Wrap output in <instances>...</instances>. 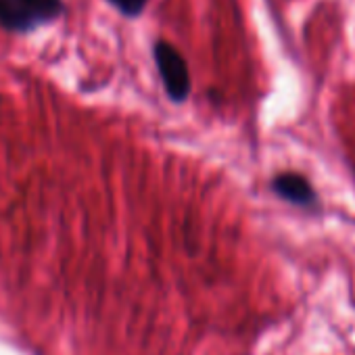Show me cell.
Segmentation results:
<instances>
[{"mask_svg": "<svg viewBox=\"0 0 355 355\" xmlns=\"http://www.w3.org/2000/svg\"><path fill=\"white\" fill-rule=\"evenodd\" d=\"M65 13L63 0H0V26L7 32H32Z\"/></svg>", "mask_w": 355, "mask_h": 355, "instance_id": "cell-1", "label": "cell"}, {"mask_svg": "<svg viewBox=\"0 0 355 355\" xmlns=\"http://www.w3.org/2000/svg\"><path fill=\"white\" fill-rule=\"evenodd\" d=\"M153 57L159 69V76L163 80L165 92L173 103H184L191 94V71L189 65L173 44L159 40L155 42Z\"/></svg>", "mask_w": 355, "mask_h": 355, "instance_id": "cell-2", "label": "cell"}, {"mask_svg": "<svg viewBox=\"0 0 355 355\" xmlns=\"http://www.w3.org/2000/svg\"><path fill=\"white\" fill-rule=\"evenodd\" d=\"M272 189L278 197H282L284 201L293 203V205H313L315 203V193L309 187V182L305 180L303 175L299 173H278L274 180H272Z\"/></svg>", "mask_w": 355, "mask_h": 355, "instance_id": "cell-3", "label": "cell"}, {"mask_svg": "<svg viewBox=\"0 0 355 355\" xmlns=\"http://www.w3.org/2000/svg\"><path fill=\"white\" fill-rule=\"evenodd\" d=\"M109 3L117 11H121L125 17H138L144 11V7L148 5V0H109Z\"/></svg>", "mask_w": 355, "mask_h": 355, "instance_id": "cell-4", "label": "cell"}]
</instances>
